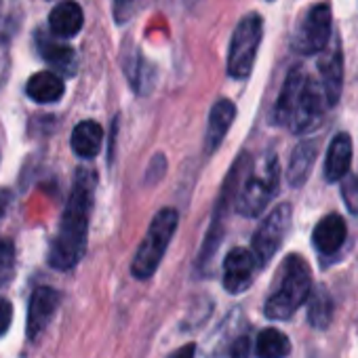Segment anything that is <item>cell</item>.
Segmentation results:
<instances>
[{
  "label": "cell",
  "instance_id": "15",
  "mask_svg": "<svg viewBox=\"0 0 358 358\" xmlns=\"http://www.w3.org/2000/svg\"><path fill=\"white\" fill-rule=\"evenodd\" d=\"M236 116V106L230 99H220L211 114H209V127H207V135H205V148L207 152H215L220 148V143L224 141L228 129L232 127Z\"/></svg>",
  "mask_w": 358,
  "mask_h": 358
},
{
  "label": "cell",
  "instance_id": "30",
  "mask_svg": "<svg viewBox=\"0 0 358 358\" xmlns=\"http://www.w3.org/2000/svg\"><path fill=\"white\" fill-rule=\"evenodd\" d=\"M194 352H196V345L194 343H188L184 348H179L177 352H173L171 358H194Z\"/></svg>",
  "mask_w": 358,
  "mask_h": 358
},
{
  "label": "cell",
  "instance_id": "25",
  "mask_svg": "<svg viewBox=\"0 0 358 358\" xmlns=\"http://www.w3.org/2000/svg\"><path fill=\"white\" fill-rule=\"evenodd\" d=\"M341 196L350 213L358 215V175H348V179L341 184Z\"/></svg>",
  "mask_w": 358,
  "mask_h": 358
},
{
  "label": "cell",
  "instance_id": "29",
  "mask_svg": "<svg viewBox=\"0 0 358 358\" xmlns=\"http://www.w3.org/2000/svg\"><path fill=\"white\" fill-rule=\"evenodd\" d=\"M7 68H9V55H7V43L0 38V85L5 83L7 76Z\"/></svg>",
  "mask_w": 358,
  "mask_h": 358
},
{
  "label": "cell",
  "instance_id": "6",
  "mask_svg": "<svg viewBox=\"0 0 358 358\" xmlns=\"http://www.w3.org/2000/svg\"><path fill=\"white\" fill-rule=\"evenodd\" d=\"M331 26H333V15L329 5H316L312 7L301 22L295 28L293 34V49L301 55H314L322 53L327 45L331 43Z\"/></svg>",
  "mask_w": 358,
  "mask_h": 358
},
{
  "label": "cell",
  "instance_id": "10",
  "mask_svg": "<svg viewBox=\"0 0 358 358\" xmlns=\"http://www.w3.org/2000/svg\"><path fill=\"white\" fill-rule=\"evenodd\" d=\"M257 262L247 249H232L224 262V287L228 293H243L253 282Z\"/></svg>",
  "mask_w": 358,
  "mask_h": 358
},
{
  "label": "cell",
  "instance_id": "2",
  "mask_svg": "<svg viewBox=\"0 0 358 358\" xmlns=\"http://www.w3.org/2000/svg\"><path fill=\"white\" fill-rule=\"evenodd\" d=\"M312 291L310 266L299 255H289L282 264V280L274 295L266 301V316L272 320H287L308 299Z\"/></svg>",
  "mask_w": 358,
  "mask_h": 358
},
{
  "label": "cell",
  "instance_id": "22",
  "mask_svg": "<svg viewBox=\"0 0 358 358\" xmlns=\"http://www.w3.org/2000/svg\"><path fill=\"white\" fill-rule=\"evenodd\" d=\"M124 72L137 93H145L152 87L154 68L148 64V59L139 51H133L129 57H124Z\"/></svg>",
  "mask_w": 358,
  "mask_h": 358
},
{
  "label": "cell",
  "instance_id": "8",
  "mask_svg": "<svg viewBox=\"0 0 358 358\" xmlns=\"http://www.w3.org/2000/svg\"><path fill=\"white\" fill-rule=\"evenodd\" d=\"M327 99L324 93L320 89L318 83H314L310 76L306 80V87L299 95V101L295 106V112L289 120V129L293 133H310L312 129H316L322 120V114L327 110Z\"/></svg>",
  "mask_w": 358,
  "mask_h": 358
},
{
  "label": "cell",
  "instance_id": "18",
  "mask_svg": "<svg viewBox=\"0 0 358 358\" xmlns=\"http://www.w3.org/2000/svg\"><path fill=\"white\" fill-rule=\"evenodd\" d=\"M64 91L66 85L55 72H38L26 85L28 97L36 103H55L64 97Z\"/></svg>",
  "mask_w": 358,
  "mask_h": 358
},
{
  "label": "cell",
  "instance_id": "14",
  "mask_svg": "<svg viewBox=\"0 0 358 358\" xmlns=\"http://www.w3.org/2000/svg\"><path fill=\"white\" fill-rule=\"evenodd\" d=\"M36 45H38L41 57L49 66H53L55 70H59L64 74H74L76 72V51L70 45L55 41L47 32L36 34Z\"/></svg>",
  "mask_w": 358,
  "mask_h": 358
},
{
  "label": "cell",
  "instance_id": "16",
  "mask_svg": "<svg viewBox=\"0 0 358 358\" xmlns=\"http://www.w3.org/2000/svg\"><path fill=\"white\" fill-rule=\"evenodd\" d=\"M352 162V139L348 133H337L329 145L327 160H324V177L327 182H337L345 177Z\"/></svg>",
  "mask_w": 358,
  "mask_h": 358
},
{
  "label": "cell",
  "instance_id": "28",
  "mask_svg": "<svg viewBox=\"0 0 358 358\" xmlns=\"http://www.w3.org/2000/svg\"><path fill=\"white\" fill-rule=\"evenodd\" d=\"M249 352H251V343H249L247 337H238L230 348L232 358H249Z\"/></svg>",
  "mask_w": 358,
  "mask_h": 358
},
{
  "label": "cell",
  "instance_id": "17",
  "mask_svg": "<svg viewBox=\"0 0 358 358\" xmlns=\"http://www.w3.org/2000/svg\"><path fill=\"white\" fill-rule=\"evenodd\" d=\"M345 222L339 215H327L318 222V226L314 228L312 241L314 247L322 253V255H333L345 241Z\"/></svg>",
  "mask_w": 358,
  "mask_h": 358
},
{
  "label": "cell",
  "instance_id": "31",
  "mask_svg": "<svg viewBox=\"0 0 358 358\" xmlns=\"http://www.w3.org/2000/svg\"><path fill=\"white\" fill-rule=\"evenodd\" d=\"M9 201H11V194L5 192V190H0V217H3L9 209Z\"/></svg>",
  "mask_w": 358,
  "mask_h": 358
},
{
  "label": "cell",
  "instance_id": "24",
  "mask_svg": "<svg viewBox=\"0 0 358 358\" xmlns=\"http://www.w3.org/2000/svg\"><path fill=\"white\" fill-rule=\"evenodd\" d=\"M15 276V249L13 243L0 238V287H5Z\"/></svg>",
  "mask_w": 358,
  "mask_h": 358
},
{
  "label": "cell",
  "instance_id": "3",
  "mask_svg": "<svg viewBox=\"0 0 358 358\" xmlns=\"http://www.w3.org/2000/svg\"><path fill=\"white\" fill-rule=\"evenodd\" d=\"M177 224H179V215L175 209H160L148 232H145V238L141 241L135 257H133V264H131V272L135 278H150L156 268L160 266L162 257H164V251L171 243V238L175 236V230H177Z\"/></svg>",
  "mask_w": 358,
  "mask_h": 358
},
{
  "label": "cell",
  "instance_id": "26",
  "mask_svg": "<svg viewBox=\"0 0 358 358\" xmlns=\"http://www.w3.org/2000/svg\"><path fill=\"white\" fill-rule=\"evenodd\" d=\"M11 320H13V308L9 303V299L0 297V335H5L9 331Z\"/></svg>",
  "mask_w": 358,
  "mask_h": 358
},
{
  "label": "cell",
  "instance_id": "9",
  "mask_svg": "<svg viewBox=\"0 0 358 358\" xmlns=\"http://www.w3.org/2000/svg\"><path fill=\"white\" fill-rule=\"evenodd\" d=\"M318 72H320V89L324 93L327 106H335L343 87V55H341L339 38H335V43L327 45V49L322 51V57L318 62Z\"/></svg>",
  "mask_w": 358,
  "mask_h": 358
},
{
  "label": "cell",
  "instance_id": "19",
  "mask_svg": "<svg viewBox=\"0 0 358 358\" xmlns=\"http://www.w3.org/2000/svg\"><path fill=\"white\" fill-rule=\"evenodd\" d=\"M103 143V129L95 120H83L72 131V150L80 158H95Z\"/></svg>",
  "mask_w": 358,
  "mask_h": 358
},
{
  "label": "cell",
  "instance_id": "11",
  "mask_svg": "<svg viewBox=\"0 0 358 358\" xmlns=\"http://www.w3.org/2000/svg\"><path fill=\"white\" fill-rule=\"evenodd\" d=\"M59 301H62V295L51 287H41L32 293L30 308H28V337L30 339H36L47 329Z\"/></svg>",
  "mask_w": 358,
  "mask_h": 358
},
{
  "label": "cell",
  "instance_id": "23",
  "mask_svg": "<svg viewBox=\"0 0 358 358\" xmlns=\"http://www.w3.org/2000/svg\"><path fill=\"white\" fill-rule=\"evenodd\" d=\"M333 316V301L324 289H318L312 297L310 310H308V320L316 329H324Z\"/></svg>",
  "mask_w": 358,
  "mask_h": 358
},
{
  "label": "cell",
  "instance_id": "27",
  "mask_svg": "<svg viewBox=\"0 0 358 358\" xmlns=\"http://www.w3.org/2000/svg\"><path fill=\"white\" fill-rule=\"evenodd\" d=\"M133 5H135V0H114V17L118 24H122L131 17Z\"/></svg>",
  "mask_w": 358,
  "mask_h": 358
},
{
  "label": "cell",
  "instance_id": "7",
  "mask_svg": "<svg viewBox=\"0 0 358 358\" xmlns=\"http://www.w3.org/2000/svg\"><path fill=\"white\" fill-rule=\"evenodd\" d=\"M289 228H291V205H278L276 209H272V213L262 222V226L253 234L251 253L257 266H266L276 255Z\"/></svg>",
  "mask_w": 358,
  "mask_h": 358
},
{
  "label": "cell",
  "instance_id": "20",
  "mask_svg": "<svg viewBox=\"0 0 358 358\" xmlns=\"http://www.w3.org/2000/svg\"><path fill=\"white\" fill-rule=\"evenodd\" d=\"M316 160V143L314 141H301L289 160V171H287V179L293 188H299L306 184V179L310 177V171L314 166Z\"/></svg>",
  "mask_w": 358,
  "mask_h": 358
},
{
  "label": "cell",
  "instance_id": "13",
  "mask_svg": "<svg viewBox=\"0 0 358 358\" xmlns=\"http://www.w3.org/2000/svg\"><path fill=\"white\" fill-rule=\"evenodd\" d=\"M85 24V13L74 0H62L49 15V28L57 38H72L80 32Z\"/></svg>",
  "mask_w": 358,
  "mask_h": 358
},
{
  "label": "cell",
  "instance_id": "1",
  "mask_svg": "<svg viewBox=\"0 0 358 358\" xmlns=\"http://www.w3.org/2000/svg\"><path fill=\"white\" fill-rule=\"evenodd\" d=\"M97 179L91 171L80 169L74 179V188L70 192L66 211L62 215L51 253L49 264L57 270L74 268L87 249V234H89V217L93 209Z\"/></svg>",
  "mask_w": 358,
  "mask_h": 358
},
{
  "label": "cell",
  "instance_id": "21",
  "mask_svg": "<svg viewBox=\"0 0 358 358\" xmlns=\"http://www.w3.org/2000/svg\"><path fill=\"white\" fill-rule=\"evenodd\" d=\"M291 352L289 337L278 329H264L255 343V354L259 358H285Z\"/></svg>",
  "mask_w": 358,
  "mask_h": 358
},
{
  "label": "cell",
  "instance_id": "5",
  "mask_svg": "<svg viewBox=\"0 0 358 358\" xmlns=\"http://www.w3.org/2000/svg\"><path fill=\"white\" fill-rule=\"evenodd\" d=\"M264 36V22L257 13L243 17L232 34L228 53V74L232 78H247L255 66V57Z\"/></svg>",
  "mask_w": 358,
  "mask_h": 358
},
{
  "label": "cell",
  "instance_id": "12",
  "mask_svg": "<svg viewBox=\"0 0 358 358\" xmlns=\"http://www.w3.org/2000/svg\"><path fill=\"white\" fill-rule=\"evenodd\" d=\"M306 80H308V74L303 72L301 66H295L289 72V76H287V80L282 85V91L278 95V101L274 106V122L276 124H287L289 127V120H291V116L295 112V106H297L299 95H301L303 87H306Z\"/></svg>",
  "mask_w": 358,
  "mask_h": 358
},
{
  "label": "cell",
  "instance_id": "4",
  "mask_svg": "<svg viewBox=\"0 0 358 358\" xmlns=\"http://www.w3.org/2000/svg\"><path fill=\"white\" fill-rule=\"evenodd\" d=\"M278 179V160L274 154H266L262 160L255 162V166L243 182V188L236 196V211L245 217H257L276 194Z\"/></svg>",
  "mask_w": 358,
  "mask_h": 358
}]
</instances>
